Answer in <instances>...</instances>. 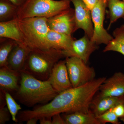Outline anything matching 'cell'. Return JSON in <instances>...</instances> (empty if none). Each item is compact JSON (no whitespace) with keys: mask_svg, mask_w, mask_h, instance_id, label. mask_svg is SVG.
Masks as SVG:
<instances>
[{"mask_svg":"<svg viewBox=\"0 0 124 124\" xmlns=\"http://www.w3.org/2000/svg\"><path fill=\"white\" fill-rule=\"evenodd\" d=\"M59 93L48 80L42 81L24 71L21 72L20 85L15 98L20 103L28 107L50 102Z\"/></svg>","mask_w":124,"mask_h":124,"instance_id":"obj_1","label":"cell"},{"mask_svg":"<svg viewBox=\"0 0 124 124\" xmlns=\"http://www.w3.org/2000/svg\"><path fill=\"white\" fill-rule=\"evenodd\" d=\"M63 58L62 50L54 49L31 50L22 71L38 79L47 80L55 64Z\"/></svg>","mask_w":124,"mask_h":124,"instance_id":"obj_2","label":"cell"},{"mask_svg":"<svg viewBox=\"0 0 124 124\" xmlns=\"http://www.w3.org/2000/svg\"><path fill=\"white\" fill-rule=\"evenodd\" d=\"M18 20L24 43L31 50L50 49L47 42V34L50 29L47 18L34 17Z\"/></svg>","mask_w":124,"mask_h":124,"instance_id":"obj_3","label":"cell"},{"mask_svg":"<svg viewBox=\"0 0 124 124\" xmlns=\"http://www.w3.org/2000/svg\"><path fill=\"white\" fill-rule=\"evenodd\" d=\"M70 0H27L18 7L16 18H49L70 8Z\"/></svg>","mask_w":124,"mask_h":124,"instance_id":"obj_4","label":"cell"},{"mask_svg":"<svg viewBox=\"0 0 124 124\" xmlns=\"http://www.w3.org/2000/svg\"><path fill=\"white\" fill-rule=\"evenodd\" d=\"M65 61L72 87L83 85L95 79L96 73L94 68L79 58L66 57Z\"/></svg>","mask_w":124,"mask_h":124,"instance_id":"obj_5","label":"cell"},{"mask_svg":"<svg viewBox=\"0 0 124 124\" xmlns=\"http://www.w3.org/2000/svg\"><path fill=\"white\" fill-rule=\"evenodd\" d=\"M107 4L106 0H99L91 10L94 28L91 40L98 45L102 44L107 45L113 38L104 28L103 25Z\"/></svg>","mask_w":124,"mask_h":124,"instance_id":"obj_6","label":"cell"},{"mask_svg":"<svg viewBox=\"0 0 124 124\" xmlns=\"http://www.w3.org/2000/svg\"><path fill=\"white\" fill-rule=\"evenodd\" d=\"M47 23L50 30L71 36L76 31L74 9L70 7L48 18Z\"/></svg>","mask_w":124,"mask_h":124,"instance_id":"obj_7","label":"cell"},{"mask_svg":"<svg viewBox=\"0 0 124 124\" xmlns=\"http://www.w3.org/2000/svg\"><path fill=\"white\" fill-rule=\"evenodd\" d=\"M86 35L79 39L73 40L69 49L63 51L64 58L77 57L87 63L91 54L98 46Z\"/></svg>","mask_w":124,"mask_h":124,"instance_id":"obj_8","label":"cell"},{"mask_svg":"<svg viewBox=\"0 0 124 124\" xmlns=\"http://www.w3.org/2000/svg\"><path fill=\"white\" fill-rule=\"evenodd\" d=\"M74 6L76 30L82 29L85 35L92 39L93 33V25L91 11L82 0H70Z\"/></svg>","mask_w":124,"mask_h":124,"instance_id":"obj_9","label":"cell"},{"mask_svg":"<svg viewBox=\"0 0 124 124\" xmlns=\"http://www.w3.org/2000/svg\"><path fill=\"white\" fill-rule=\"evenodd\" d=\"M48 80L53 88L58 93L73 87L69 78L65 60H60L55 64Z\"/></svg>","mask_w":124,"mask_h":124,"instance_id":"obj_10","label":"cell"},{"mask_svg":"<svg viewBox=\"0 0 124 124\" xmlns=\"http://www.w3.org/2000/svg\"><path fill=\"white\" fill-rule=\"evenodd\" d=\"M97 93L102 97H119L124 95V73L118 72L106 79Z\"/></svg>","mask_w":124,"mask_h":124,"instance_id":"obj_11","label":"cell"},{"mask_svg":"<svg viewBox=\"0 0 124 124\" xmlns=\"http://www.w3.org/2000/svg\"><path fill=\"white\" fill-rule=\"evenodd\" d=\"M31 50L24 43L18 44L9 55L7 66L13 70L21 73L24 69Z\"/></svg>","mask_w":124,"mask_h":124,"instance_id":"obj_12","label":"cell"},{"mask_svg":"<svg viewBox=\"0 0 124 124\" xmlns=\"http://www.w3.org/2000/svg\"><path fill=\"white\" fill-rule=\"evenodd\" d=\"M124 100V95L119 97H102L96 94L91 102L90 110L96 116L113 108Z\"/></svg>","mask_w":124,"mask_h":124,"instance_id":"obj_13","label":"cell"},{"mask_svg":"<svg viewBox=\"0 0 124 124\" xmlns=\"http://www.w3.org/2000/svg\"><path fill=\"white\" fill-rule=\"evenodd\" d=\"M21 73L13 70L8 66L0 67V90L4 92H16L18 88V81Z\"/></svg>","mask_w":124,"mask_h":124,"instance_id":"obj_14","label":"cell"},{"mask_svg":"<svg viewBox=\"0 0 124 124\" xmlns=\"http://www.w3.org/2000/svg\"><path fill=\"white\" fill-rule=\"evenodd\" d=\"M0 37L13 40L18 44L24 43L18 19L0 22Z\"/></svg>","mask_w":124,"mask_h":124,"instance_id":"obj_15","label":"cell"},{"mask_svg":"<svg viewBox=\"0 0 124 124\" xmlns=\"http://www.w3.org/2000/svg\"><path fill=\"white\" fill-rule=\"evenodd\" d=\"M47 39L50 48L62 51L69 49L74 40L71 36L50 30L47 34Z\"/></svg>","mask_w":124,"mask_h":124,"instance_id":"obj_16","label":"cell"},{"mask_svg":"<svg viewBox=\"0 0 124 124\" xmlns=\"http://www.w3.org/2000/svg\"><path fill=\"white\" fill-rule=\"evenodd\" d=\"M66 124H101L91 112L88 113L76 112L65 113L63 116Z\"/></svg>","mask_w":124,"mask_h":124,"instance_id":"obj_17","label":"cell"},{"mask_svg":"<svg viewBox=\"0 0 124 124\" xmlns=\"http://www.w3.org/2000/svg\"><path fill=\"white\" fill-rule=\"evenodd\" d=\"M114 38L103 50V52L113 51L118 52L124 56V24L116 28L113 32Z\"/></svg>","mask_w":124,"mask_h":124,"instance_id":"obj_18","label":"cell"},{"mask_svg":"<svg viewBox=\"0 0 124 124\" xmlns=\"http://www.w3.org/2000/svg\"><path fill=\"white\" fill-rule=\"evenodd\" d=\"M107 6L110 23L108 29L111 25L120 18L124 19V1L120 0H108Z\"/></svg>","mask_w":124,"mask_h":124,"instance_id":"obj_19","label":"cell"},{"mask_svg":"<svg viewBox=\"0 0 124 124\" xmlns=\"http://www.w3.org/2000/svg\"><path fill=\"white\" fill-rule=\"evenodd\" d=\"M18 8L9 0H0V22L16 18Z\"/></svg>","mask_w":124,"mask_h":124,"instance_id":"obj_20","label":"cell"},{"mask_svg":"<svg viewBox=\"0 0 124 124\" xmlns=\"http://www.w3.org/2000/svg\"><path fill=\"white\" fill-rule=\"evenodd\" d=\"M0 46V67L7 66V60L10 54L18 43L10 39L1 41Z\"/></svg>","mask_w":124,"mask_h":124,"instance_id":"obj_21","label":"cell"},{"mask_svg":"<svg viewBox=\"0 0 124 124\" xmlns=\"http://www.w3.org/2000/svg\"><path fill=\"white\" fill-rule=\"evenodd\" d=\"M5 93L6 104L11 115L12 120L16 123L18 122L17 116L18 112L22 109V107L16 101L9 92H5Z\"/></svg>","mask_w":124,"mask_h":124,"instance_id":"obj_22","label":"cell"},{"mask_svg":"<svg viewBox=\"0 0 124 124\" xmlns=\"http://www.w3.org/2000/svg\"><path fill=\"white\" fill-rule=\"evenodd\" d=\"M101 124H105L107 123L112 124H120L121 122L119 119L113 112L112 108L105 112L100 115L97 116Z\"/></svg>","mask_w":124,"mask_h":124,"instance_id":"obj_23","label":"cell"},{"mask_svg":"<svg viewBox=\"0 0 124 124\" xmlns=\"http://www.w3.org/2000/svg\"><path fill=\"white\" fill-rule=\"evenodd\" d=\"M0 104V124H4L10 119V113L7 107L5 106L6 100L1 99Z\"/></svg>","mask_w":124,"mask_h":124,"instance_id":"obj_24","label":"cell"},{"mask_svg":"<svg viewBox=\"0 0 124 124\" xmlns=\"http://www.w3.org/2000/svg\"><path fill=\"white\" fill-rule=\"evenodd\" d=\"M112 109L119 119L124 123V100Z\"/></svg>","mask_w":124,"mask_h":124,"instance_id":"obj_25","label":"cell"},{"mask_svg":"<svg viewBox=\"0 0 124 124\" xmlns=\"http://www.w3.org/2000/svg\"><path fill=\"white\" fill-rule=\"evenodd\" d=\"M52 124H66V122L60 114H55L52 117Z\"/></svg>","mask_w":124,"mask_h":124,"instance_id":"obj_26","label":"cell"},{"mask_svg":"<svg viewBox=\"0 0 124 124\" xmlns=\"http://www.w3.org/2000/svg\"><path fill=\"white\" fill-rule=\"evenodd\" d=\"M82 0L91 11L95 5L97 4L99 0Z\"/></svg>","mask_w":124,"mask_h":124,"instance_id":"obj_27","label":"cell"},{"mask_svg":"<svg viewBox=\"0 0 124 124\" xmlns=\"http://www.w3.org/2000/svg\"><path fill=\"white\" fill-rule=\"evenodd\" d=\"M39 120L40 124H52V118L51 117H42Z\"/></svg>","mask_w":124,"mask_h":124,"instance_id":"obj_28","label":"cell"},{"mask_svg":"<svg viewBox=\"0 0 124 124\" xmlns=\"http://www.w3.org/2000/svg\"><path fill=\"white\" fill-rule=\"evenodd\" d=\"M18 7H20L27 0H9Z\"/></svg>","mask_w":124,"mask_h":124,"instance_id":"obj_29","label":"cell"},{"mask_svg":"<svg viewBox=\"0 0 124 124\" xmlns=\"http://www.w3.org/2000/svg\"><path fill=\"white\" fill-rule=\"evenodd\" d=\"M38 120L36 118H31L29 119L26 122L27 124H36L37 123Z\"/></svg>","mask_w":124,"mask_h":124,"instance_id":"obj_30","label":"cell"},{"mask_svg":"<svg viewBox=\"0 0 124 124\" xmlns=\"http://www.w3.org/2000/svg\"><path fill=\"white\" fill-rule=\"evenodd\" d=\"M106 0L108 1V0Z\"/></svg>","mask_w":124,"mask_h":124,"instance_id":"obj_31","label":"cell"},{"mask_svg":"<svg viewBox=\"0 0 124 124\" xmlns=\"http://www.w3.org/2000/svg\"></svg>","mask_w":124,"mask_h":124,"instance_id":"obj_32","label":"cell"}]
</instances>
